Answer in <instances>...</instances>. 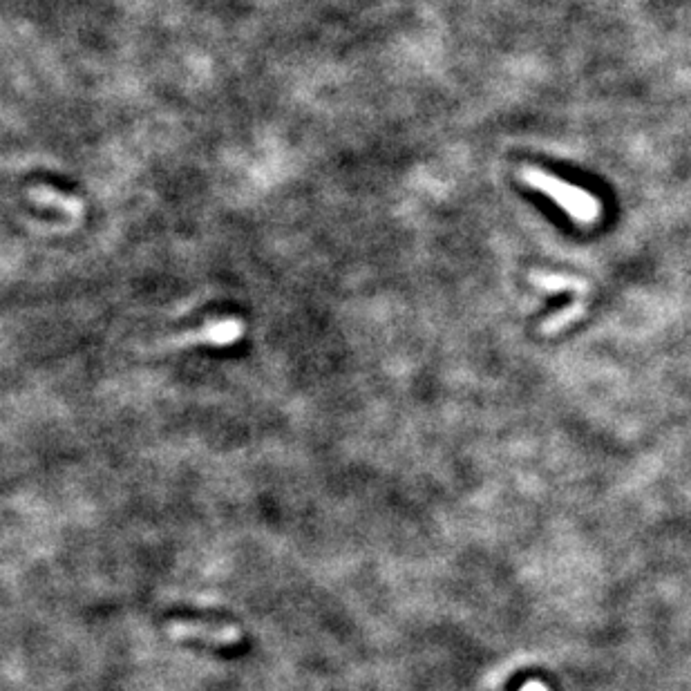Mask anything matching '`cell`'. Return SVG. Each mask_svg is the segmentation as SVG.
Wrapping results in <instances>:
<instances>
[{
	"label": "cell",
	"instance_id": "4",
	"mask_svg": "<svg viewBox=\"0 0 691 691\" xmlns=\"http://www.w3.org/2000/svg\"><path fill=\"white\" fill-rule=\"evenodd\" d=\"M528 278L535 287L544 291H555V293L569 291L575 298H582V300L591 296V285L584 278L566 276V273H544V271H533Z\"/></svg>",
	"mask_w": 691,
	"mask_h": 691
},
{
	"label": "cell",
	"instance_id": "2",
	"mask_svg": "<svg viewBox=\"0 0 691 691\" xmlns=\"http://www.w3.org/2000/svg\"><path fill=\"white\" fill-rule=\"evenodd\" d=\"M168 636L177 640H202L206 645L215 647H233L242 640V631L231 624H206L193 620H170Z\"/></svg>",
	"mask_w": 691,
	"mask_h": 691
},
{
	"label": "cell",
	"instance_id": "6",
	"mask_svg": "<svg viewBox=\"0 0 691 691\" xmlns=\"http://www.w3.org/2000/svg\"><path fill=\"white\" fill-rule=\"evenodd\" d=\"M32 200L39 202V204H47V206H59L63 211L68 213H81V202L74 200V197H65L61 193L52 191V188H32L30 191Z\"/></svg>",
	"mask_w": 691,
	"mask_h": 691
},
{
	"label": "cell",
	"instance_id": "1",
	"mask_svg": "<svg viewBox=\"0 0 691 691\" xmlns=\"http://www.w3.org/2000/svg\"><path fill=\"white\" fill-rule=\"evenodd\" d=\"M519 179L533 191L546 195L548 200L555 202L562 211L569 215V220L580 226H593L602 217V202L593 193L582 186H575L571 182H564L557 175L546 173L537 166H522L519 168Z\"/></svg>",
	"mask_w": 691,
	"mask_h": 691
},
{
	"label": "cell",
	"instance_id": "5",
	"mask_svg": "<svg viewBox=\"0 0 691 691\" xmlns=\"http://www.w3.org/2000/svg\"><path fill=\"white\" fill-rule=\"evenodd\" d=\"M586 311H589V305H586V300L575 298L571 305H566L564 309L555 311L553 316H548L544 323L539 325V331H542L544 336L560 334V331L573 327L575 323H580V320L586 316Z\"/></svg>",
	"mask_w": 691,
	"mask_h": 691
},
{
	"label": "cell",
	"instance_id": "3",
	"mask_svg": "<svg viewBox=\"0 0 691 691\" xmlns=\"http://www.w3.org/2000/svg\"><path fill=\"white\" fill-rule=\"evenodd\" d=\"M244 334V325L240 323L238 318H224V320H217V323H208L202 329H195V331H186L182 336H175L173 340H168V345H179V347H186V345H215V347H224V345H233L238 343Z\"/></svg>",
	"mask_w": 691,
	"mask_h": 691
}]
</instances>
